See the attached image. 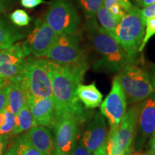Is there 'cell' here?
I'll list each match as a JSON object with an SVG mask.
<instances>
[{
	"instance_id": "7c38bea8",
	"label": "cell",
	"mask_w": 155,
	"mask_h": 155,
	"mask_svg": "<svg viewBox=\"0 0 155 155\" xmlns=\"http://www.w3.org/2000/svg\"><path fill=\"white\" fill-rule=\"evenodd\" d=\"M127 105L124 92L115 76L112 83L111 91L101 105V113L107 119L111 129L119 124L127 112Z\"/></svg>"
},
{
	"instance_id": "8fae6325",
	"label": "cell",
	"mask_w": 155,
	"mask_h": 155,
	"mask_svg": "<svg viewBox=\"0 0 155 155\" xmlns=\"http://www.w3.org/2000/svg\"><path fill=\"white\" fill-rule=\"evenodd\" d=\"M139 104V114L135 135V148L141 150L147 139L155 131V92Z\"/></svg>"
},
{
	"instance_id": "8d00e7d4",
	"label": "cell",
	"mask_w": 155,
	"mask_h": 155,
	"mask_svg": "<svg viewBox=\"0 0 155 155\" xmlns=\"http://www.w3.org/2000/svg\"><path fill=\"white\" fill-rule=\"evenodd\" d=\"M116 4H120V0H104V5L108 9H109L112 6Z\"/></svg>"
},
{
	"instance_id": "f1b7e54d",
	"label": "cell",
	"mask_w": 155,
	"mask_h": 155,
	"mask_svg": "<svg viewBox=\"0 0 155 155\" xmlns=\"http://www.w3.org/2000/svg\"><path fill=\"white\" fill-rule=\"evenodd\" d=\"M140 13L141 17L144 19L145 22H146L147 19L155 17V4L148 6L145 8H143L141 10H140Z\"/></svg>"
},
{
	"instance_id": "f546056e",
	"label": "cell",
	"mask_w": 155,
	"mask_h": 155,
	"mask_svg": "<svg viewBox=\"0 0 155 155\" xmlns=\"http://www.w3.org/2000/svg\"><path fill=\"white\" fill-rule=\"evenodd\" d=\"M88 150L84 147L82 142L80 141L79 143H76L75 147H73L72 152L70 153L69 155H91Z\"/></svg>"
},
{
	"instance_id": "e0dca14e",
	"label": "cell",
	"mask_w": 155,
	"mask_h": 155,
	"mask_svg": "<svg viewBox=\"0 0 155 155\" xmlns=\"http://www.w3.org/2000/svg\"><path fill=\"white\" fill-rule=\"evenodd\" d=\"M9 81L10 91L9 93L7 108L16 116L25 104L28 103V98L17 77L12 78Z\"/></svg>"
},
{
	"instance_id": "2e32d148",
	"label": "cell",
	"mask_w": 155,
	"mask_h": 155,
	"mask_svg": "<svg viewBox=\"0 0 155 155\" xmlns=\"http://www.w3.org/2000/svg\"><path fill=\"white\" fill-rule=\"evenodd\" d=\"M31 144L44 155H55V142L47 128L35 126L28 131Z\"/></svg>"
},
{
	"instance_id": "484cf974",
	"label": "cell",
	"mask_w": 155,
	"mask_h": 155,
	"mask_svg": "<svg viewBox=\"0 0 155 155\" xmlns=\"http://www.w3.org/2000/svg\"><path fill=\"white\" fill-rule=\"evenodd\" d=\"M146 32L144 33V38L139 47V52H142L144 49L145 46L150 38L155 35V17L149 19L146 21Z\"/></svg>"
},
{
	"instance_id": "4316f807",
	"label": "cell",
	"mask_w": 155,
	"mask_h": 155,
	"mask_svg": "<svg viewBox=\"0 0 155 155\" xmlns=\"http://www.w3.org/2000/svg\"><path fill=\"white\" fill-rule=\"evenodd\" d=\"M9 91H10V85L8 80L5 86L0 88V113L5 111V108H7Z\"/></svg>"
},
{
	"instance_id": "cb8c5ba5",
	"label": "cell",
	"mask_w": 155,
	"mask_h": 155,
	"mask_svg": "<svg viewBox=\"0 0 155 155\" xmlns=\"http://www.w3.org/2000/svg\"><path fill=\"white\" fill-rule=\"evenodd\" d=\"M15 125V116L7 108L0 113V135L12 132Z\"/></svg>"
},
{
	"instance_id": "7402d4cb",
	"label": "cell",
	"mask_w": 155,
	"mask_h": 155,
	"mask_svg": "<svg viewBox=\"0 0 155 155\" xmlns=\"http://www.w3.org/2000/svg\"><path fill=\"white\" fill-rule=\"evenodd\" d=\"M12 149L15 155H44L32 146L28 133L17 137Z\"/></svg>"
},
{
	"instance_id": "277c9868",
	"label": "cell",
	"mask_w": 155,
	"mask_h": 155,
	"mask_svg": "<svg viewBox=\"0 0 155 155\" xmlns=\"http://www.w3.org/2000/svg\"><path fill=\"white\" fill-rule=\"evenodd\" d=\"M145 25L146 22L141 17L140 9L133 5L116 28L114 39L134 61L139 53V47L144 36Z\"/></svg>"
},
{
	"instance_id": "b9f144b4",
	"label": "cell",
	"mask_w": 155,
	"mask_h": 155,
	"mask_svg": "<svg viewBox=\"0 0 155 155\" xmlns=\"http://www.w3.org/2000/svg\"><path fill=\"white\" fill-rule=\"evenodd\" d=\"M150 141H155V137H153V138H151Z\"/></svg>"
},
{
	"instance_id": "9c48e42d",
	"label": "cell",
	"mask_w": 155,
	"mask_h": 155,
	"mask_svg": "<svg viewBox=\"0 0 155 155\" xmlns=\"http://www.w3.org/2000/svg\"><path fill=\"white\" fill-rule=\"evenodd\" d=\"M81 124L83 122L72 114H65L55 119L53 128L55 133V155H69L72 152Z\"/></svg>"
},
{
	"instance_id": "52a82bcc",
	"label": "cell",
	"mask_w": 155,
	"mask_h": 155,
	"mask_svg": "<svg viewBox=\"0 0 155 155\" xmlns=\"http://www.w3.org/2000/svg\"><path fill=\"white\" fill-rule=\"evenodd\" d=\"M43 20L58 36L76 32L81 17L71 0H53Z\"/></svg>"
},
{
	"instance_id": "1f68e13d",
	"label": "cell",
	"mask_w": 155,
	"mask_h": 155,
	"mask_svg": "<svg viewBox=\"0 0 155 155\" xmlns=\"http://www.w3.org/2000/svg\"><path fill=\"white\" fill-rule=\"evenodd\" d=\"M21 5L25 8L32 9L42 3H46L44 0H21Z\"/></svg>"
},
{
	"instance_id": "30bf717a",
	"label": "cell",
	"mask_w": 155,
	"mask_h": 155,
	"mask_svg": "<svg viewBox=\"0 0 155 155\" xmlns=\"http://www.w3.org/2000/svg\"><path fill=\"white\" fill-rule=\"evenodd\" d=\"M58 35L42 19L35 21L34 27L21 45L25 56L30 55L36 58L45 56Z\"/></svg>"
},
{
	"instance_id": "7bdbcfd3",
	"label": "cell",
	"mask_w": 155,
	"mask_h": 155,
	"mask_svg": "<svg viewBox=\"0 0 155 155\" xmlns=\"http://www.w3.org/2000/svg\"><path fill=\"white\" fill-rule=\"evenodd\" d=\"M155 137V131H154V134H153V135H152V137H151V138H153V137Z\"/></svg>"
},
{
	"instance_id": "6da1fadb",
	"label": "cell",
	"mask_w": 155,
	"mask_h": 155,
	"mask_svg": "<svg viewBox=\"0 0 155 155\" xmlns=\"http://www.w3.org/2000/svg\"><path fill=\"white\" fill-rule=\"evenodd\" d=\"M38 63L49 76L55 101V119L65 114H72L84 122L88 114L78 98L76 90L86 72L48 59H38Z\"/></svg>"
},
{
	"instance_id": "e575fe53",
	"label": "cell",
	"mask_w": 155,
	"mask_h": 155,
	"mask_svg": "<svg viewBox=\"0 0 155 155\" xmlns=\"http://www.w3.org/2000/svg\"><path fill=\"white\" fill-rule=\"evenodd\" d=\"M155 4V0H139L137 7H141V8H145L148 6L154 5Z\"/></svg>"
},
{
	"instance_id": "5bb4252c",
	"label": "cell",
	"mask_w": 155,
	"mask_h": 155,
	"mask_svg": "<svg viewBox=\"0 0 155 155\" xmlns=\"http://www.w3.org/2000/svg\"><path fill=\"white\" fill-rule=\"evenodd\" d=\"M107 137L105 117L101 113L96 112L87 126L81 141L88 152L93 154L106 142Z\"/></svg>"
},
{
	"instance_id": "44dd1931",
	"label": "cell",
	"mask_w": 155,
	"mask_h": 155,
	"mask_svg": "<svg viewBox=\"0 0 155 155\" xmlns=\"http://www.w3.org/2000/svg\"><path fill=\"white\" fill-rule=\"evenodd\" d=\"M96 17L101 25V28L114 38L116 28L119 22L113 16L109 9L103 5L97 12Z\"/></svg>"
},
{
	"instance_id": "4dcf8cb0",
	"label": "cell",
	"mask_w": 155,
	"mask_h": 155,
	"mask_svg": "<svg viewBox=\"0 0 155 155\" xmlns=\"http://www.w3.org/2000/svg\"><path fill=\"white\" fill-rule=\"evenodd\" d=\"M17 0H0V15L7 12L14 6Z\"/></svg>"
},
{
	"instance_id": "836d02e7",
	"label": "cell",
	"mask_w": 155,
	"mask_h": 155,
	"mask_svg": "<svg viewBox=\"0 0 155 155\" xmlns=\"http://www.w3.org/2000/svg\"><path fill=\"white\" fill-rule=\"evenodd\" d=\"M150 75L151 82L152 83V86L154 87L155 92V64H152L150 68V72L148 73Z\"/></svg>"
},
{
	"instance_id": "d6986e66",
	"label": "cell",
	"mask_w": 155,
	"mask_h": 155,
	"mask_svg": "<svg viewBox=\"0 0 155 155\" xmlns=\"http://www.w3.org/2000/svg\"><path fill=\"white\" fill-rule=\"evenodd\" d=\"M24 38L22 32L12 22L0 17V50L11 47L15 42Z\"/></svg>"
},
{
	"instance_id": "8992f818",
	"label": "cell",
	"mask_w": 155,
	"mask_h": 155,
	"mask_svg": "<svg viewBox=\"0 0 155 155\" xmlns=\"http://www.w3.org/2000/svg\"><path fill=\"white\" fill-rule=\"evenodd\" d=\"M139 104H134L115 128L110 129L106 140L107 155H125L131 152V145L136 135Z\"/></svg>"
},
{
	"instance_id": "4fadbf2b",
	"label": "cell",
	"mask_w": 155,
	"mask_h": 155,
	"mask_svg": "<svg viewBox=\"0 0 155 155\" xmlns=\"http://www.w3.org/2000/svg\"><path fill=\"white\" fill-rule=\"evenodd\" d=\"M25 57L21 42L0 50V78L9 80L19 76L28 61Z\"/></svg>"
},
{
	"instance_id": "ffe728a7",
	"label": "cell",
	"mask_w": 155,
	"mask_h": 155,
	"mask_svg": "<svg viewBox=\"0 0 155 155\" xmlns=\"http://www.w3.org/2000/svg\"><path fill=\"white\" fill-rule=\"evenodd\" d=\"M37 124L31 113L28 102L25 104L20 111L15 116V125L11 134L17 135L28 131L31 128L35 127Z\"/></svg>"
},
{
	"instance_id": "83f0119b",
	"label": "cell",
	"mask_w": 155,
	"mask_h": 155,
	"mask_svg": "<svg viewBox=\"0 0 155 155\" xmlns=\"http://www.w3.org/2000/svg\"><path fill=\"white\" fill-rule=\"evenodd\" d=\"M109 11L111 12V13L113 15V16L115 17V19L119 22L127 13V12L124 10V9L121 5H119V4H116V5L112 6L111 8L109 9Z\"/></svg>"
},
{
	"instance_id": "d6a6232c",
	"label": "cell",
	"mask_w": 155,
	"mask_h": 155,
	"mask_svg": "<svg viewBox=\"0 0 155 155\" xmlns=\"http://www.w3.org/2000/svg\"><path fill=\"white\" fill-rule=\"evenodd\" d=\"M7 141H8L7 135H0V155H4Z\"/></svg>"
},
{
	"instance_id": "603a6c76",
	"label": "cell",
	"mask_w": 155,
	"mask_h": 155,
	"mask_svg": "<svg viewBox=\"0 0 155 155\" xmlns=\"http://www.w3.org/2000/svg\"><path fill=\"white\" fill-rule=\"evenodd\" d=\"M75 2L87 20L96 18L97 12L104 5V0H75Z\"/></svg>"
},
{
	"instance_id": "5b68a950",
	"label": "cell",
	"mask_w": 155,
	"mask_h": 155,
	"mask_svg": "<svg viewBox=\"0 0 155 155\" xmlns=\"http://www.w3.org/2000/svg\"><path fill=\"white\" fill-rule=\"evenodd\" d=\"M45 57L55 63L77 68L84 72L88 67L87 56L81 47L80 37L75 32L58 36Z\"/></svg>"
},
{
	"instance_id": "d4e9b609",
	"label": "cell",
	"mask_w": 155,
	"mask_h": 155,
	"mask_svg": "<svg viewBox=\"0 0 155 155\" xmlns=\"http://www.w3.org/2000/svg\"><path fill=\"white\" fill-rule=\"evenodd\" d=\"M9 19L13 25L18 27L27 26L30 22L31 18L23 9H16L9 15Z\"/></svg>"
},
{
	"instance_id": "7a4b0ae2",
	"label": "cell",
	"mask_w": 155,
	"mask_h": 155,
	"mask_svg": "<svg viewBox=\"0 0 155 155\" xmlns=\"http://www.w3.org/2000/svg\"><path fill=\"white\" fill-rule=\"evenodd\" d=\"M85 29L91 45L101 56L93 66L94 71L116 73L127 64L134 63L119 42L98 25L96 18L88 19Z\"/></svg>"
},
{
	"instance_id": "60d3db41",
	"label": "cell",
	"mask_w": 155,
	"mask_h": 155,
	"mask_svg": "<svg viewBox=\"0 0 155 155\" xmlns=\"http://www.w3.org/2000/svg\"><path fill=\"white\" fill-rule=\"evenodd\" d=\"M131 1H132L135 4V5H136L135 6H137V5L138 4V2H139V0H131Z\"/></svg>"
},
{
	"instance_id": "3957f363",
	"label": "cell",
	"mask_w": 155,
	"mask_h": 155,
	"mask_svg": "<svg viewBox=\"0 0 155 155\" xmlns=\"http://www.w3.org/2000/svg\"><path fill=\"white\" fill-rule=\"evenodd\" d=\"M116 77L124 92L128 104L140 103L154 93L148 73L135 63L127 64Z\"/></svg>"
},
{
	"instance_id": "f35d334b",
	"label": "cell",
	"mask_w": 155,
	"mask_h": 155,
	"mask_svg": "<svg viewBox=\"0 0 155 155\" xmlns=\"http://www.w3.org/2000/svg\"><path fill=\"white\" fill-rule=\"evenodd\" d=\"M7 81H8V80H7V79H4L2 78H0V88L5 86Z\"/></svg>"
},
{
	"instance_id": "74e56055",
	"label": "cell",
	"mask_w": 155,
	"mask_h": 155,
	"mask_svg": "<svg viewBox=\"0 0 155 155\" xmlns=\"http://www.w3.org/2000/svg\"><path fill=\"white\" fill-rule=\"evenodd\" d=\"M150 149L145 152V155H155V141H150Z\"/></svg>"
},
{
	"instance_id": "d590c367",
	"label": "cell",
	"mask_w": 155,
	"mask_h": 155,
	"mask_svg": "<svg viewBox=\"0 0 155 155\" xmlns=\"http://www.w3.org/2000/svg\"><path fill=\"white\" fill-rule=\"evenodd\" d=\"M94 155H107L106 152V141L104 144H102L98 150L94 152Z\"/></svg>"
},
{
	"instance_id": "ba28073f",
	"label": "cell",
	"mask_w": 155,
	"mask_h": 155,
	"mask_svg": "<svg viewBox=\"0 0 155 155\" xmlns=\"http://www.w3.org/2000/svg\"><path fill=\"white\" fill-rule=\"evenodd\" d=\"M17 78L28 98L53 97L51 81L38 60H28Z\"/></svg>"
},
{
	"instance_id": "ac0fdd59",
	"label": "cell",
	"mask_w": 155,
	"mask_h": 155,
	"mask_svg": "<svg viewBox=\"0 0 155 155\" xmlns=\"http://www.w3.org/2000/svg\"><path fill=\"white\" fill-rule=\"evenodd\" d=\"M78 99L83 103L86 108H95L101 104L103 95L94 82L89 85L79 84L76 90Z\"/></svg>"
},
{
	"instance_id": "ab89813d",
	"label": "cell",
	"mask_w": 155,
	"mask_h": 155,
	"mask_svg": "<svg viewBox=\"0 0 155 155\" xmlns=\"http://www.w3.org/2000/svg\"><path fill=\"white\" fill-rule=\"evenodd\" d=\"M5 155H15L14 152H13L12 149V148L9 149V150L7 153H6Z\"/></svg>"
},
{
	"instance_id": "9a60e30c",
	"label": "cell",
	"mask_w": 155,
	"mask_h": 155,
	"mask_svg": "<svg viewBox=\"0 0 155 155\" xmlns=\"http://www.w3.org/2000/svg\"><path fill=\"white\" fill-rule=\"evenodd\" d=\"M28 102L37 125L53 129L55 122V107L53 97L28 98Z\"/></svg>"
}]
</instances>
